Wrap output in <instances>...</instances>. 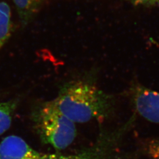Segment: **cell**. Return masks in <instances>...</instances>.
Listing matches in <instances>:
<instances>
[{"instance_id": "cell-9", "label": "cell", "mask_w": 159, "mask_h": 159, "mask_svg": "<svg viewBox=\"0 0 159 159\" xmlns=\"http://www.w3.org/2000/svg\"><path fill=\"white\" fill-rule=\"evenodd\" d=\"M146 150L151 159H159V139H153L147 143Z\"/></svg>"}, {"instance_id": "cell-10", "label": "cell", "mask_w": 159, "mask_h": 159, "mask_svg": "<svg viewBox=\"0 0 159 159\" xmlns=\"http://www.w3.org/2000/svg\"><path fill=\"white\" fill-rule=\"evenodd\" d=\"M135 6H159V0H128Z\"/></svg>"}, {"instance_id": "cell-1", "label": "cell", "mask_w": 159, "mask_h": 159, "mask_svg": "<svg viewBox=\"0 0 159 159\" xmlns=\"http://www.w3.org/2000/svg\"><path fill=\"white\" fill-rule=\"evenodd\" d=\"M52 102L75 123L103 119L110 108L107 94L94 84L82 80L63 85Z\"/></svg>"}, {"instance_id": "cell-4", "label": "cell", "mask_w": 159, "mask_h": 159, "mask_svg": "<svg viewBox=\"0 0 159 159\" xmlns=\"http://www.w3.org/2000/svg\"><path fill=\"white\" fill-rule=\"evenodd\" d=\"M41 155L17 136L7 137L0 143V159H39Z\"/></svg>"}, {"instance_id": "cell-2", "label": "cell", "mask_w": 159, "mask_h": 159, "mask_svg": "<svg viewBox=\"0 0 159 159\" xmlns=\"http://www.w3.org/2000/svg\"><path fill=\"white\" fill-rule=\"evenodd\" d=\"M39 121L44 140L56 149H65L73 142L76 136L75 123L61 113L52 101L41 107Z\"/></svg>"}, {"instance_id": "cell-5", "label": "cell", "mask_w": 159, "mask_h": 159, "mask_svg": "<svg viewBox=\"0 0 159 159\" xmlns=\"http://www.w3.org/2000/svg\"><path fill=\"white\" fill-rule=\"evenodd\" d=\"M44 0H13L23 27L27 26L38 13Z\"/></svg>"}, {"instance_id": "cell-7", "label": "cell", "mask_w": 159, "mask_h": 159, "mask_svg": "<svg viewBox=\"0 0 159 159\" xmlns=\"http://www.w3.org/2000/svg\"><path fill=\"white\" fill-rule=\"evenodd\" d=\"M17 100L0 103V136L10 127L12 116L17 107Z\"/></svg>"}, {"instance_id": "cell-6", "label": "cell", "mask_w": 159, "mask_h": 159, "mask_svg": "<svg viewBox=\"0 0 159 159\" xmlns=\"http://www.w3.org/2000/svg\"><path fill=\"white\" fill-rule=\"evenodd\" d=\"M12 32L10 7L4 1L0 2V50L11 37Z\"/></svg>"}, {"instance_id": "cell-8", "label": "cell", "mask_w": 159, "mask_h": 159, "mask_svg": "<svg viewBox=\"0 0 159 159\" xmlns=\"http://www.w3.org/2000/svg\"><path fill=\"white\" fill-rule=\"evenodd\" d=\"M39 159H104V158L99 154L91 152H85L83 153L70 156L58 154H42Z\"/></svg>"}, {"instance_id": "cell-3", "label": "cell", "mask_w": 159, "mask_h": 159, "mask_svg": "<svg viewBox=\"0 0 159 159\" xmlns=\"http://www.w3.org/2000/svg\"><path fill=\"white\" fill-rule=\"evenodd\" d=\"M133 93L139 114L148 121L159 124V93L140 85L135 87Z\"/></svg>"}]
</instances>
